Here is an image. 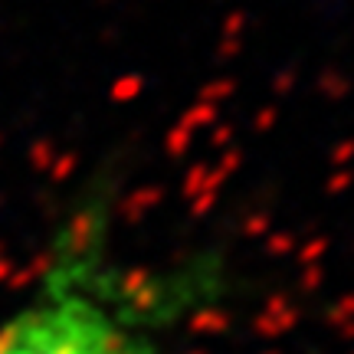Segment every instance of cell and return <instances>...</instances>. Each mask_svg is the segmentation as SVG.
I'll return each mask as SVG.
<instances>
[{"label":"cell","instance_id":"6da1fadb","mask_svg":"<svg viewBox=\"0 0 354 354\" xmlns=\"http://www.w3.org/2000/svg\"><path fill=\"white\" fill-rule=\"evenodd\" d=\"M184 302L125 266L99 227H69L20 302L0 318V354H165Z\"/></svg>","mask_w":354,"mask_h":354}]
</instances>
